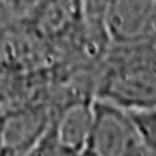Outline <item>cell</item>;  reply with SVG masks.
<instances>
[{
  "label": "cell",
  "instance_id": "6da1fadb",
  "mask_svg": "<svg viewBox=\"0 0 156 156\" xmlns=\"http://www.w3.org/2000/svg\"><path fill=\"white\" fill-rule=\"evenodd\" d=\"M94 99L125 111L156 108V44L109 45L97 64Z\"/></svg>",
  "mask_w": 156,
  "mask_h": 156
},
{
  "label": "cell",
  "instance_id": "7a4b0ae2",
  "mask_svg": "<svg viewBox=\"0 0 156 156\" xmlns=\"http://www.w3.org/2000/svg\"><path fill=\"white\" fill-rule=\"evenodd\" d=\"M146 149L128 111L92 101V120L83 156H140Z\"/></svg>",
  "mask_w": 156,
  "mask_h": 156
},
{
  "label": "cell",
  "instance_id": "3957f363",
  "mask_svg": "<svg viewBox=\"0 0 156 156\" xmlns=\"http://www.w3.org/2000/svg\"><path fill=\"white\" fill-rule=\"evenodd\" d=\"M54 113V97L0 108V156H28Z\"/></svg>",
  "mask_w": 156,
  "mask_h": 156
},
{
  "label": "cell",
  "instance_id": "277c9868",
  "mask_svg": "<svg viewBox=\"0 0 156 156\" xmlns=\"http://www.w3.org/2000/svg\"><path fill=\"white\" fill-rule=\"evenodd\" d=\"M109 45L156 44V0H102Z\"/></svg>",
  "mask_w": 156,
  "mask_h": 156
},
{
  "label": "cell",
  "instance_id": "5b68a950",
  "mask_svg": "<svg viewBox=\"0 0 156 156\" xmlns=\"http://www.w3.org/2000/svg\"><path fill=\"white\" fill-rule=\"evenodd\" d=\"M134 122L137 134L144 149L151 156H156V108L154 109H139V111H128Z\"/></svg>",
  "mask_w": 156,
  "mask_h": 156
},
{
  "label": "cell",
  "instance_id": "8992f818",
  "mask_svg": "<svg viewBox=\"0 0 156 156\" xmlns=\"http://www.w3.org/2000/svg\"><path fill=\"white\" fill-rule=\"evenodd\" d=\"M16 21L14 0H0V33Z\"/></svg>",
  "mask_w": 156,
  "mask_h": 156
}]
</instances>
